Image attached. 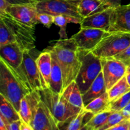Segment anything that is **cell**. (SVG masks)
Segmentation results:
<instances>
[{
  "mask_svg": "<svg viewBox=\"0 0 130 130\" xmlns=\"http://www.w3.org/2000/svg\"><path fill=\"white\" fill-rule=\"evenodd\" d=\"M126 119H127V118L124 116L122 111L113 112L110 114V116L109 117L105 124L97 130H105L110 128V127L116 125V124H118V123H119L122 121Z\"/></svg>",
  "mask_w": 130,
  "mask_h": 130,
  "instance_id": "cell-29",
  "label": "cell"
},
{
  "mask_svg": "<svg viewBox=\"0 0 130 130\" xmlns=\"http://www.w3.org/2000/svg\"><path fill=\"white\" fill-rule=\"evenodd\" d=\"M82 19L68 15H58L53 17V23L60 27V39H67L66 28L69 23L80 24Z\"/></svg>",
  "mask_w": 130,
  "mask_h": 130,
  "instance_id": "cell-24",
  "label": "cell"
},
{
  "mask_svg": "<svg viewBox=\"0 0 130 130\" xmlns=\"http://www.w3.org/2000/svg\"><path fill=\"white\" fill-rule=\"evenodd\" d=\"M62 95L68 102L74 106L80 109H84L85 107L83 95L76 81L71 82L66 88L63 89Z\"/></svg>",
  "mask_w": 130,
  "mask_h": 130,
  "instance_id": "cell-19",
  "label": "cell"
},
{
  "mask_svg": "<svg viewBox=\"0 0 130 130\" xmlns=\"http://www.w3.org/2000/svg\"><path fill=\"white\" fill-rule=\"evenodd\" d=\"M130 102V91L115 100L110 102L109 109L114 112L121 111Z\"/></svg>",
  "mask_w": 130,
  "mask_h": 130,
  "instance_id": "cell-28",
  "label": "cell"
},
{
  "mask_svg": "<svg viewBox=\"0 0 130 130\" xmlns=\"http://www.w3.org/2000/svg\"><path fill=\"white\" fill-rule=\"evenodd\" d=\"M128 130H130V118H129V127H128Z\"/></svg>",
  "mask_w": 130,
  "mask_h": 130,
  "instance_id": "cell-44",
  "label": "cell"
},
{
  "mask_svg": "<svg viewBox=\"0 0 130 130\" xmlns=\"http://www.w3.org/2000/svg\"><path fill=\"white\" fill-rule=\"evenodd\" d=\"M0 130H8L5 121L1 116H0Z\"/></svg>",
  "mask_w": 130,
  "mask_h": 130,
  "instance_id": "cell-40",
  "label": "cell"
},
{
  "mask_svg": "<svg viewBox=\"0 0 130 130\" xmlns=\"http://www.w3.org/2000/svg\"><path fill=\"white\" fill-rule=\"evenodd\" d=\"M52 57V70L50 79L49 89L55 93L62 94L63 91V74L59 64Z\"/></svg>",
  "mask_w": 130,
  "mask_h": 130,
  "instance_id": "cell-20",
  "label": "cell"
},
{
  "mask_svg": "<svg viewBox=\"0 0 130 130\" xmlns=\"http://www.w3.org/2000/svg\"><path fill=\"white\" fill-rule=\"evenodd\" d=\"M107 92L104 75L102 71L95 79L86 93L83 95V100L85 107L92 100L99 97ZM85 108V107H84Z\"/></svg>",
  "mask_w": 130,
  "mask_h": 130,
  "instance_id": "cell-18",
  "label": "cell"
},
{
  "mask_svg": "<svg viewBox=\"0 0 130 130\" xmlns=\"http://www.w3.org/2000/svg\"><path fill=\"white\" fill-rule=\"evenodd\" d=\"M81 0H42L36 5L39 13L52 16L68 15L83 19L78 11Z\"/></svg>",
  "mask_w": 130,
  "mask_h": 130,
  "instance_id": "cell-8",
  "label": "cell"
},
{
  "mask_svg": "<svg viewBox=\"0 0 130 130\" xmlns=\"http://www.w3.org/2000/svg\"><path fill=\"white\" fill-rule=\"evenodd\" d=\"M12 43H16L13 36L5 23L0 20V46Z\"/></svg>",
  "mask_w": 130,
  "mask_h": 130,
  "instance_id": "cell-30",
  "label": "cell"
},
{
  "mask_svg": "<svg viewBox=\"0 0 130 130\" xmlns=\"http://www.w3.org/2000/svg\"><path fill=\"white\" fill-rule=\"evenodd\" d=\"M0 115L2 116L10 123L17 121L21 120L19 112L15 109L13 105L1 94H0Z\"/></svg>",
  "mask_w": 130,
  "mask_h": 130,
  "instance_id": "cell-23",
  "label": "cell"
},
{
  "mask_svg": "<svg viewBox=\"0 0 130 130\" xmlns=\"http://www.w3.org/2000/svg\"><path fill=\"white\" fill-rule=\"evenodd\" d=\"M88 112L83 109L77 114L67 121V126L66 130H80L83 126L87 122L85 121V118L89 114Z\"/></svg>",
  "mask_w": 130,
  "mask_h": 130,
  "instance_id": "cell-26",
  "label": "cell"
},
{
  "mask_svg": "<svg viewBox=\"0 0 130 130\" xmlns=\"http://www.w3.org/2000/svg\"><path fill=\"white\" fill-rule=\"evenodd\" d=\"M130 46V33L109 32L91 52L100 59L112 57L124 52Z\"/></svg>",
  "mask_w": 130,
  "mask_h": 130,
  "instance_id": "cell-6",
  "label": "cell"
},
{
  "mask_svg": "<svg viewBox=\"0 0 130 130\" xmlns=\"http://www.w3.org/2000/svg\"><path fill=\"white\" fill-rule=\"evenodd\" d=\"M1 117L3 119L4 121H5V124H6V127H7L8 130H20V124H21V120L13 122V123H9L8 121L6 120L5 118L2 116L1 115Z\"/></svg>",
  "mask_w": 130,
  "mask_h": 130,
  "instance_id": "cell-35",
  "label": "cell"
},
{
  "mask_svg": "<svg viewBox=\"0 0 130 130\" xmlns=\"http://www.w3.org/2000/svg\"><path fill=\"white\" fill-rule=\"evenodd\" d=\"M30 91L18 72L0 58V94L11 103L18 112L22 99Z\"/></svg>",
  "mask_w": 130,
  "mask_h": 130,
  "instance_id": "cell-2",
  "label": "cell"
},
{
  "mask_svg": "<svg viewBox=\"0 0 130 130\" xmlns=\"http://www.w3.org/2000/svg\"><path fill=\"white\" fill-rule=\"evenodd\" d=\"M80 130H95V129H94L93 128H92L91 127L87 125L86 123V124H85L83 126V127L81 128V129Z\"/></svg>",
  "mask_w": 130,
  "mask_h": 130,
  "instance_id": "cell-41",
  "label": "cell"
},
{
  "mask_svg": "<svg viewBox=\"0 0 130 130\" xmlns=\"http://www.w3.org/2000/svg\"><path fill=\"white\" fill-rule=\"evenodd\" d=\"M108 32L130 33V4L120 5L113 9Z\"/></svg>",
  "mask_w": 130,
  "mask_h": 130,
  "instance_id": "cell-12",
  "label": "cell"
},
{
  "mask_svg": "<svg viewBox=\"0 0 130 130\" xmlns=\"http://www.w3.org/2000/svg\"><path fill=\"white\" fill-rule=\"evenodd\" d=\"M41 100L40 91H32L27 94L20 103L19 114L21 120L30 124Z\"/></svg>",
  "mask_w": 130,
  "mask_h": 130,
  "instance_id": "cell-13",
  "label": "cell"
},
{
  "mask_svg": "<svg viewBox=\"0 0 130 130\" xmlns=\"http://www.w3.org/2000/svg\"><path fill=\"white\" fill-rule=\"evenodd\" d=\"M36 49L25 51L23 62L18 71V74L23 79L31 91H41L43 90L40 74L37 65Z\"/></svg>",
  "mask_w": 130,
  "mask_h": 130,
  "instance_id": "cell-7",
  "label": "cell"
},
{
  "mask_svg": "<svg viewBox=\"0 0 130 130\" xmlns=\"http://www.w3.org/2000/svg\"><path fill=\"white\" fill-rule=\"evenodd\" d=\"M114 8L109 7L99 12L83 18L80 23V28H93L107 31L110 27V16Z\"/></svg>",
  "mask_w": 130,
  "mask_h": 130,
  "instance_id": "cell-15",
  "label": "cell"
},
{
  "mask_svg": "<svg viewBox=\"0 0 130 130\" xmlns=\"http://www.w3.org/2000/svg\"><path fill=\"white\" fill-rule=\"evenodd\" d=\"M126 79H127V81H128V84L130 85V73L126 74Z\"/></svg>",
  "mask_w": 130,
  "mask_h": 130,
  "instance_id": "cell-42",
  "label": "cell"
},
{
  "mask_svg": "<svg viewBox=\"0 0 130 130\" xmlns=\"http://www.w3.org/2000/svg\"><path fill=\"white\" fill-rule=\"evenodd\" d=\"M104 5L107 6L108 7L117 8L119 6L121 5V0H100Z\"/></svg>",
  "mask_w": 130,
  "mask_h": 130,
  "instance_id": "cell-36",
  "label": "cell"
},
{
  "mask_svg": "<svg viewBox=\"0 0 130 130\" xmlns=\"http://www.w3.org/2000/svg\"><path fill=\"white\" fill-rule=\"evenodd\" d=\"M0 20L5 23L15 42L24 52L36 48L35 26L24 24L6 12L0 13Z\"/></svg>",
  "mask_w": 130,
  "mask_h": 130,
  "instance_id": "cell-5",
  "label": "cell"
},
{
  "mask_svg": "<svg viewBox=\"0 0 130 130\" xmlns=\"http://www.w3.org/2000/svg\"><path fill=\"white\" fill-rule=\"evenodd\" d=\"M129 91L130 85L128 84L125 76L107 91L109 100L111 102L116 100Z\"/></svg>",
  "mask_w": 130,
  "mask_h": 130,
  "instance_id": "cell-25",
  "label": "cell"
},
{
  "mask_svg": "<svg viewBox=\"0 0 130 130\" xmlns=\"http://www.w3.org/2000/svg\"><path fill=\"white\" fill-rule=\"evenodd\" d=\"M38 20L39 24H41L46 28H50L53 23V17L46 13L38 14Z\"/></svg>",
  "mask_w": 130,
  "mask_h": 130,
  "instance_id": "cell-31",
  "label": "cell"
},
{
  "mask_svg": "<svg viewBox=\"0 0 130 130\" xmlns=\"http://www.w3.org/2000/svg\"><path fill=\"white\" fill-rule=\"evenodd\" d=\"M79 55L81 66L75 81L83 95L102 71V65L101 59L94 55L91 51L80 50Z\"/></svg>",
  "mask_w": 130,
  "mask_h": 130,
  "instance_id": "cell-3",
  "label": "cell"
},
{
  "mask_svg": "<svg viewBox=\"0 0 130 130\" xmlns=\"http://www.w3.org/2000/svg\"><path fill=\"white\" fill-rule=\"evenodd\" d=\"M20 130H34L33 129L32 126L30 124L26 123L25 122L21 120V124L20 127Z\"/></svg>",
  "mask_w": 130,
  "mask_h": 130,
  "instance_id": "cell-38",
  "label": "cell"
},
{
  "mask_svg": "<svg viewBox=\"0 0 130 130\" xmlns=\"http://www.w3.org/2000/svg\"><path fill=\"white\" fill-rule=\"evenodd\" d=\"M109 8L100 0H81L78 11L82 19Z\"/></svg>",
  "mask_w": 130,
  "mask_h": 130,
  "instance_id": "cell-21",
  "label": "cell"
},
{
  "mask_svg": "<svg viewBox=\"0 0 130 130\" xmlns=\"http://www.w3.org/2000/svg\"><path fill=\"white\" fill-rule=\"evenodd\" d=\"M10 5H30L36 6V4L42 0H6Z\"/></svg>",
  "mask_w": 130,
  "mask_h": 130,
  "instance_id": "cell-33",
  "label": "cell"
},
{
  "mask_svg": "<svg viewBox=\"0 0 130 130\" xmlns=\"http://www.w3.org/2000/svg\"><path fill=\"white\" fill-rule=\"evenodd\" d=\"M10 5L6 0H0V13L6 12V10Z\"/></svg>",
  "mask_w": 130,
  "mask_h": 130,
  "instance_id": "cell-37",
  "label": "cell"
},
{
  "mask_svg": "<svg viewBox=\"0 0 130 130\" xmlns=\"http://www.w3.org/2000/svg\"><path fill=\"white\" fill-rule=\"evenodd\" d=\"M112 57H114L116 59L121 61L126 66H128L130 63V46L124 52Z\"/></svg>",
  "mask_w": 130,
  "mask_h": 130,
  "instance_id": "cell-32",
  "label": "cell"
},
{
  "mask_svg": "<svg viewBox=\"0 0 130 130\" xmlns=\"http://www.w3.org/2000/svg\"><path fill=\"white\" fill-rule=\"evenodd\" d=\"M40 93L42 100L48 107L59 125L78 114L83 109L72 105L63 97L62 94L55 93L50 89L43 90Z\"/></svg>",
  "mask_w": 130,
  "mask_h": 130,
  "instance_id": "cell-4",
  "label": "cell"
},
{
  "mask_svg": "<svg viewBox=\"0 0 130 130\" xmlns=\"http://www.w3.org/2000/svg\"><path fill=\"white\" fill-rule=\"evenodd\" d=\"M129 127V119H126L118 124L105 130H128Z\"/></svg>",
  "mask_w": 130,
  "mask_h": 130,
  "instance_id": "cell-34",
  "label": "cell"
},
{
  "mask_svg": "<svg viewBox=\"0 0 130 130\" xmlns=\"http://www.w3.org/2000/svg\"><path fill=\"white\" fill-rule=\"evenodd\" d=\"M107 91L126 75L127 66L114 57L101 59Z\"/></svg>",
  "mask_w": 130,
  "mask_h": 130,
  "instance_id": "cell-9",
  "label": "cell"
},
{
  "mask_svg": "<svg viewBox=\"0 0 130 130\" xmlns=\"http://www.w3.org/2000/svg\"><path fill=\"white\" fill-rule=\"evenodd\" d=\"M30 125L34 130H61L58 123L43 100L38 105Z\"/></svg>",
  "mask_w": 130,
  "mask_h": 130,
  "instance_id": "cell-11",
  "label": "cell"
},
{
  "mask_svg": "<svg viewBox=\"0 0 130 130\" xmlns=\"http://www.w3.org/2000/svg\"><path fill=\"white\" fill-rule=\"evenodd\" d=\"M24 51L17 43L0 46V58L18 72L24 58Z\"/></svg>",
  "mask_w": 130,
  "mask_h": 130,
  "instance_id": "cell-16",
  "label": "cell"
},
{
  "mask_svg": "<svg viewBox=\"0 0 130 130\" xmlns=\"http://www.w3.org/2000/svg\"><path fill=\"white\" fill-rule=\"evenodd\" d=\"M6 12L19 21L32 26L39 24L38 14L36 6L30 5H10L6 10Z\"/></svg>",
  "mask_w": 130,
  "mask_h": 130,
  "instance_id": "cell-14",
  "label": "cell"
},
{
  "mask_svg": "<svg viewBox=\"0 0 130 130\" xmlns=\"http://www.w3.org/2000/svg\"><path fill=\"white\" fill-rule=\"evenodd\" d=\"M109 104H110V100H109V95L107 91L102 95L94 99L91 102L89 103L85 107L84 109L86 111L95 115L101 112L110 110Z\"/></svg>",
  "mask_w": 130,
  "mask_h": 130,
  "instance_id": "cell-22",
  "label": "cell"
},
{
  "mask_svg": "<svg viewBox=\"0 0 130 130\" xmlns=\"http://www.w3.org/2000/svg\"><path fill=\"white\" fill-rule=\"evenodd\" d=\"M122 112L123 113L124 116L127 118V119H129L130 118V102L129 104L126 106V107L124 109L121 110Z\"/></svg>",
  "mask_w": 130,
  "mask_h": 130,
  "instance_id": "cell-39",
  "label": "cell"
},
{
  "mask_svg": "<svg viewBox=\"0 0 130 130\" xmlns=\"http://www.w3.org/2000/svg\"><path fill=\"white\" fill-rule=\"evenodd\" d=\"M114 111L111 110H107L95 114L86 123V124L93 128L94 129L97 130L105 124L109 117L110 116V115Z\"/></svg>",
  "mask_w": 130,
  "mask_h": 130,
  "instance_id": "cell-27",
  "label": "cell"
},
{
  "mask_svg": "<svg viewBox=\"0 0 130 130\" xmlns=\"http://www.w3.org/2000/svg\"><path fill=\"white\" fill-rule=\"evenodd\" d=\"M109 32L93 28H80L71 38L81 50L92 51Z\"/></svg>",
  "mask_w": 130,
  "mask_h": 130,
  "instance_id": "cell-10",
  "label": "cell"
},
{
  "mask_svg": "<svg viewBox=\"0 0 130 130\" xmlns=\"http://www.w3.org/2000/svg\"><path fill=\"white\" fill-rule=\"evenodd\" d=\"M43 90L49 89L50 79L52 70V57L48 51L41 52L36 60Z\"/></svg>",
  "mask_w": 130,
  "mask_h": 130,
  "instance_id": "cell-17",
  "label": "cell"
},
{
  "mask_svg": "<svg viewBox=\"0 0 130 130\" xmlns=\"http://www.w3.org/2000/svg\"><path fill=\"white\" fill-rule=\"evenodd\" d=\"M59 64L63 74V88L75 81L81 66L80 50L72 38L60 39L44 49Z\"/></svg>",
  "mask_w": 130,
  "mask_h": 130,
  "instance_id": "cell-1",
  "label": "cell"
},
{
  "mask_svg": "<svg viewBox=\"0 0 130 130\" xmlns=\"http://www.w3.org/2000/svg\"><path fill=\"white\" fill-rule=\"evenodd\" d=\"M130 73V63L127 66V69H126V74Z\"/></svg>",
  "mask_w": 130,
  "mask_h": 130,
  "instance_id": "cell-43",
  "label": "cell"
}]
</instances>
